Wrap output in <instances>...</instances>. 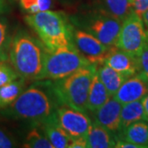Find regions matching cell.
<instances>
[{
  "instance_id": "1",
  "label": "cell",
  "mask_w": 148,
  "mask_h": 148,
  "mask_svg": "<svg viewBox=\"0 0 148 148\" xmlns=\"http://www.w3.org/2000/svg\"><path fill=\"white\" fill-rule=\"evenodd\" d=\"M59 106L51 81L39 80L26 87L12 105L1 110V114L10 119L28 122L32 126L53 115Z\"/></svg>"
},
{
  "instance_id": "2",
  "label": "cell",
  "mask_w": 148,
  "mask_h": 148,
  "mask_svg": "<svg viewBox=\"0 0 148 148\" xmlns=\"http://www.w3.org/2000/svg\"><path fill=\"white\" fill-rule=\"evenodd\" d=\"M48 49L40 39L25 30L12 36L8 61L18 75L27 82L43 79Z\"/></svg>"
},
{
  "instance_id": "3",
  "label": "cell",
  "mask_w": 148,
  "mask_h": 148,
  "mask_svg": "<svg viewBox=\"0 0 148 148\" xmlns=\"http://www.w3.org/2000/svg\"><path fill=\"white\" fill-rule=\"evenodd\" d=\"M25 21L49 51L73 44V25L63 12L47 10L28 14Z\"/></svg>"
},
{
  "instance_id": "4",
  "label": "cell",
  "mask_w": 148,
  "mask_h": 148,
  "mask_svg": "<svg viewBox=\"0 0 148 148\" xmlns=\"http://www.w3.org/2000/svg\"><path fill=\"white\" fill-rule=\"evenodd\" d=\"M97 65L91 64L61 79L51 81L52 88L60 105L87 112L86 104Z\"/></svg>"
},
{
  "instance_id": "5",
  "label": "cell",
  "mask_w": 148,
  "mask_h": 148,
  "mask_svg": "<svg viewBox=\"0 0 148 148\" xmlns=\"http://www.w3.org/2000/svg\"><path fill=\"white\" fill-rule=\"evenodd\" d=\"M74 27L98 39L107 47L116 46L123 21L108 13L102 8L69 16Z\"/></svg>"
},
{
  "instance_id": "6",
  "label": "cell",
  "mask_w": 148,
  "mask_h": 148,
  "mask_svg": "<svg viewBox=\"0 0 148 148\" xmlns=\"http://www.w3.org/2000/svg\"><path fill=\"white\" fill-rule=\"evenodd\" d=\"M90 64L73 44L48 50L42 80L61 79Z\"/></svg>"
},
{
  "instance_id": "7",
  "label": "cell",
  "mask_w": 148,
  "mask_h": 148,
  "mask_svg": "<svg viewBox=\"0 0 148 148\" xmlns=\"http://www.w3.org/2000/svg\"><path fill=\"white\" fill-rule=\"evenodd\" d=\"M147 43L143 18L132 12L122 22L116 47L138 57Z\"/></svg>"
},
{
  "instance_id": "8",
  "label": "cell",
  "mask_w": 148,
  "mask_h": 148,
  "mask_svg": "<svg viewBox=\"0 0 148 148\" xmlns=\"http://www.w3.org/2000/svg\"><path fill=\"white\" fill-rule=\"evenodd\" d=\"M72 40L74 46L78 49L90 64L101 65L114 47H107L98 39L77 27L73 28ZM115 47V46H114Z\"/></svg>"
},
{
  "instance_id": "9",
  "label": "cell",
  "mask_w": 148,
  "mask_h": 148,
  "mask_svg": "<svg viewBox=\"0 0 148 148\" xmlns=\"http://www.w3.org/2000/svg\"><path fill=\"white\" fill-rule=\"evenodd\" d=\"M58 123L71 138L86 137L92 121L86 113L61 105L56 110Z\"/></svg>"
},
{
  "instance_id": "10",
  "label": "cell",
  "mask_w": 148,
  "mask_h": 148,
  "mask_svg": "<svg viewBox=\"0 0 148 148\" xmlns=\"http://www.w3.org/2000/svg\"><path fill=\"white\" fill-rule=\"evenodd\" d=\"M122 105L111 96L100 109L92 113L93 123L106 128L111 132L116 139L120 132V114Z\"/></svg>"
},
{
  "instance_id": "11",
  "label": "cell",
  "mask_w": 148,
  "mask_h": 148,
  "mask_svg": "<svg viewBox=\"0 0 148 148\" xmlns=\"http://www.w3.org/2000/svg\"><path fill=\"white\" fill-rule=\"evenodd\" d=\"M148 94V82L140 73H137L127 78L119 87L114 98L122 106L138 101Z\"/></svg>"
},
{
  "instance_id": "12",
  "label": "cell",
  "mask_w": 148,
  "mask_h": 148,
  "mask_svg": "<svg viewBox=\"0 0 148 148\" xmlns=\"http://www.w3.org/2000/svg\"><path fill=\"white\" fill-rule=\"evenodd\" d=\"M104 64L124 74L127 78L138 73L139 71L138 57L121 50L116 46L112 49Z\"/></svg>"
},
{
  "instance_id": "13",
  "label": "cell",
  "mask_w": 148,
  "mask_h": 148,
  "mask_svg": "<svg viewBox=\"0 0 148 148\" xmlns=\"http://www.w3.org/2000/svg\"><path fill=\"white\" fill-rule=\"evenodd\" d=\"M38 125L41 127L47 138L52 143L53 148L69 147L71 138L58 123L56 113Z\"/></svg>"
},
{
  "instance_id": "14",
  "label": "cell",
  "mask_w": 148,
  "mask_h": 148,
  "mask_svg": "<svg viewBox=\"0 0 148 148\" xmlns=\"http://www.w3.org/2000/svg\"><path fill=\"white\" fill-rule=\"evenodd\" d=\"M117 139L107 131L106 128L91 123L90 129L86 135V147L89 148H112L115 147Z\"/></svg>"
},
{
  "instance_id": "15",
  "label": "cell",
  "mask_w": 148,
  "mask_h": 148,
  "mask_svg": "<svg viewBox=\"0 0 148 148\" xmlns=\"http://www.w3.org/2000/svg\"><path fill=\"white\" fill-rule=\"evenodd\" d=\"M118 139L137 144L143 148H148V122L141 120L133 123L120 132Z\"/></svg>"
},
{
  "instance_id": "16",
  "label": "cell",
  "mask_w": 148,
  "mask_h": 148,
  "mask_svg": "<svg viewBox=\"0 0 148 148\" xmlns=\"http://www.w3.org/2000/svg\"><path fill=\"white\" fill-rule=\"evenodd\" d=\"M96 73L102 83L105 85L110 96L115 95L122 84L127 79L124 74L118 72L105 64L97 66Z\"/></svg>"
},
{
  "instance_id": "17",
  "label": "cell",
  "mask_w": 148,
  "mask_h": 148,
  "mask_svg": "<svg viewBox=\"0 0 148 148\" xmlns=\"http://www.w3.org/2000/svg\"><path fill=\"white\" fill-rule=\"evenodd\" d=\"M110 97V95L105 85L102 83L97 73H95L91 82L90 91L87 98V111H89L90 114L94 113L98 109H100Z\"/></svg>"
},
{
  "instance_id": "18",
  "label": "cell",
  "mask_w": 148,
  "mask_h": 148,
  "mask_svg": "<svg viewBox=\"0 0 148 148\" xmlns=\"http://www.w3.org/2000/svg\"><path fill=\"white\" fill-rule=\"evenodd\" d=\"M143 99L127 103L122 107L120 114V132L135 122L141 120L147 121Z\"/></svg>"
},
{
  "instance_id": "19",
  "label": "cell",
  "mask_w": 148,
  "mask_h": 148,
  "mask_svg": "<svg viewBox=\"0 0 148 148\" xmlns=\"http://www.w3.org/2000/svg\"><path fill=\"white\" fill-rule=\"evenodd\" d=\"M27 81L22 77L0 87V110L12 105L27 87Z\"/></svg>"
},
{
  "instance_id": "20",
  "label": "cell",
  "mask_w": 148,
  "mask_h": 148,
  "mask_svg": "<svg viewBox=\"0 0 148 148\" xmlns=\"http://www.w3.org/2000/svg\"><path fill=\"white\" fill-rule=\"evenodd\" d=\"M133 0H102V8L117 19L123 21L132 12Z\"/></svg>"
},
{
  "instance_id": "21",
  "label": "cell",
  "mask_w": 148,
  "mask_h": 148,
  "mask_svg": "<svg viewBox=\"0 0 148 148\" xmlns=\"http://www.w3.org/2000/svg\"><path fill=\"white\" fill-rule=\"evenodd\" d=\"M23 147L27 148H53L40 125H32V129L27 133Z\"/></svg>"
},
{
  "instance_id": "22",
  "label": "cell",
  "mask_w": 148,
  "mask_h": 148,
  "mask_svg": "<svg viewBox=\"0 0 148 148\" xmlns=\"http://www.w3.org/2000/svg\"><path fill=\"white\" fill-rule=\"evenodd\" d=\"M12 35L8 22L0 19V61H8Z\"/></svg>"
},
{
  "instance_id": "23",
  "label": "cell",
  "mask_w": 148,
  "mask_h": 148,
  "mask_svg": "<svg viewBox=\"0 0 148 148\" xmlns=\"http://www.w3.org/2000/svg\"><path fill=\"white\" fill-rule=\"evenodd\" d=\"M21 8L29 14L49 10L52 7V0H20Z\"/></svg>"
},
{
  "instance_id": "24",
  "label": "cell",
  "mask_w": 148,
  "mask_h": 148,
  "mask_svg": "<svg viewBox=\"0 0 148 148\" xmlns=\"http://www.w3.org/2000/svg\"><path fill=\"white\" fill-rule=\"evenodd\" d=\"M21 77L8 61H0V87Z\"/></svg>"
},
{
  "instance_id": "25",
  "label": "cell",
  "mask_w": 148,
  "mask_h": 148,
  "mask_svg": "<svg viewBox=\"0 0 148 148\" xmlns=\"http://www.w3.org/2000/svg\"><path fill=\"white\" fill-rule=\"evenodd\" d=\"M138 68L140 73L145 79L148 82V42L145 45V46L138 56Z\"/></svg>"
},
{
  "instance_id": "26",
  "label": "cell",
  "mask_w": 148,
  "mask_h": 148,
  "mask_svg": "<svg viewBox=\"0 0 148 148\" xmlns=\"http://www.w3.org/2000/svg\"><path fill=\"white\" fill-rule=\"evenodd\" d=\"M148 9V0H133L132 12L139 16H143V13Z\"/></svg>"
},
{
  "instance_id": "27",
  "label": "cell",
  "mask_w": 148,
  "mask_h": 148,
  "mask_svg": "<svg viewBox=\"0 0 148 148\" xmlns=\"http://www.w3.org/2000/svg\"><path fill=\"white\" fill-rule=\"evenodd\" d=\"M16 146L15 142L0 128V148H12Z\"/></svg>"
},
{
  "instance_id": "28",
  "label": "cell",
  "mask_w": 148,
  "mask_h": 148,
  "mask_svg": "<svg viewBox=\"0 0 148 148\" xmlns=\"http://www.w3.org/2000/svg\"><path fill=\"white\" fill-rule=\"evenodd\" d=\"M86 137H77L71 138L69 148H86Z\"/></svg>"
},
{
  "instance_id": "29",
  "label": "cell",
  "mask_w": 148,
  "mask_h": 148,
  "mask_svg": "<svg viewBox=\"0 0 148 148\" xmlns=\"http://www.w3.org/2000/svg\"><path fill=\"white\" fill-rule=\"evenodd\" d=\"M143 107H144V112H145L146 119L148 122V94L143 99Z\"/></svg>"
},
{
  "instance_id": "30",
  "label": "cell",
  "mask_w": 148,
  "mask_h": 148,
  "mask_svg": "<svg viewBox=\"0 0 148 148\" xmlns=\"http://www.w3.org/2000/svg\"><path fill=\"white\" fill-rule=\"evenodd\" d=\"M8 9V3L6 0H0V15L6 12Z\"/></svg>"
},
{
  "instance_id": "31",
  "label": "cell",
  "mask_w": 148,
  "mask_h": 148,
  "mask_svg": "<svg viewBox=\"0 0 148 148\" xmlns=\"http://www.w3.org/2000/svg\"><path fill=\"white\" fill-rule=\"evenodd\" d=\"M142 18H143L144 26H146V27H147V28H148V9L144 13H143Z\"/></svg>"
},
{
  "instance_id": "32",
  "label": "cell",
  "mask_w": 148,
  "mask_h": 148,
  "mask_svg": "<svg viewBox=\"0 0 148 148\" xmlns=\"http://www.w3.org/2000/svg\"><path fill=\"white\" fill-rule=\"evenodd\" d=\"M147 42H148V28H147Z\"/></svg>"
}]
</instances>
